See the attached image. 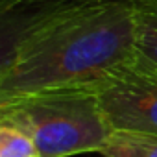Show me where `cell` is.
<instances>
[{"label":"cell","mask_w":157,"mask_h":157,"mask_svg":"<svg viewBox=\"0 0 157 157\" xmlns=\"http://www.w3.org/2000/svg\"><path fill=\"white\" fill-rule=\"evenodd\" d=\"M135 48V8L80 2L37 30L0 78V105L59 89H94Z\"/></svg>","instance_id":"cell-1"},{"label":"cell","mask_w":157,"mask_h":157,"mask_svg":"<svg viewBox=\"0 0 157 157\" xmlns=\"http://www.w3.org/2000/svg\"><path fill=\"white\" fill-rule=\"evenodd\" d=\"M0 124L26 133L41 157L100 151L111 128L93 89L37 93L0 105Z\"/></svg>","instance_id":"cell-2"},{"label":"cell","mask_w":157,"mask_h":157,"mask_svg":"<svg viewBox=\"0 0 157 157\" xmlns=\"http://www.w3.org/2000/svg\"><path fill=\"white\" fill-rule=\"evenodd\" d=\"M111 129L157 135V67L139 52L93 89Z\"/></svg>","instance_id":"cell-3"},{"label":"cell","mask_w":157,"mask_h":157,"mask_svg":"<svg viewBox=\"0 0 157 157\" xmlns=\"http://www.w3.org/2000/svg\"><path fill=\"white\" fill-rule=\"evenodd\" d=\"M82 0H0V78L30 35Z\"/></svg>","instance_id":"cell-4"},{"label":"cell","mask_w":157,"mask_h":157,"mask_svg":"<svg viewBox=\"0 0 157 157\" xmlns=\"http://www.w3.org/2000/svg\"><path fill=\"white\" fill-rule=\"evenodd\" d=\"M98 153L104 157H157V135L133 129H111Z\"/></svg>","instance_id":"cell-5"},{"label":"cell","mask_w":157,"mask_h":157,"mask_svg":"<svg viewBox=\"0 0 157 157\" xmlns=\"http://www.w3.org/2000/svg\"><path fill=\"white\" fill-rule=\"evenodd\" d=\"M135 8V48L140 57L157 67V4Z\"/></svg>","instance_id":"cell-6"},{"label":"cell","mask_w":157,"mask_h":157,"mask_svg":"<svg viewBox=\"0 0 157 157\" xmlns=\"http://www.w3.org/2000/svg\"><path fill=\"white\" fill-rule=\"evenodd\" d=\"M0 157H41L33 140L21 129L0 124Z\"/></svg>","instance_id":"cell-7"},{"label":"cell","mask_w":157,"mask_h":157,"mask_svg":"<svg viewBox=\"0 0 157 157\" xmlns=\"http://www.w3.org/2000/svg\"><path fill=\"white\" fill-rule=\"evenodd\" d=\"M82 2H122V4L139 6V4H157V0H82Z\"/></svg>","instance_id":"cell-8"}]
</instances>
